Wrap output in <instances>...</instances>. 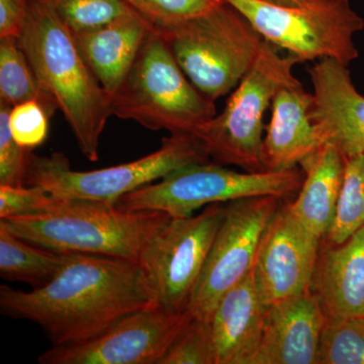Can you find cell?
Here are the masks:
<instances>
[{
	"label": "cell",
	"instance_id": "cell-1",
	"mask_svg": "<svg viewBox=\"0 0 364 364\" xmlns=\"http://www.w3.org/2000/svg\"><path fill=\"white\" fill-rule=\"evenodd\" d=\"M149 306L152 296L138 263L90 254H66L56 277L40 289L0 287L1 313L39 325L53 346L92 338Z\"/></svg>",
	"mask_w": 364,
	"mask_h": 364
},
{
	"label": "cell",
	"instance_id": "cell-2",
	"mask_svg": "<svg viewBox=\"0 0 364 364\" xmlns=\"http://www.w3.org/2000/svg\"><path fill=\"white\" fill-rule=\"evenodd\" d=\"M18 44L46 95L54 100L91 162L100 158V143L109 117L112 95L102 87L69 28L43 0H30L28 20Z\"/></svg>",
	"mask_w": 364,
	"mask_h": 364
},
{
	"label": "cell",
	"instance_id": "cell-3",
	"mask_svg": "<svg viewBox=\"0 0 364 364\" xmlns=\"http://www.w3.org/2000/svg\"><path fill=\"white\" fill-rule=\"evenodd\" d=\"M170 219L157 210H123L107 203L64 198L53 212L0 223L23 240L55 252L138 263L144 246Z\"/></svg>",
	"mask_w": 364,
	"mask_h": 364
},
{
	"label": "cell",
	"instance_id": "cell-4",
	"mask_svg": "<svg viewBox=\"0 0 364 364\" xmlns=\"http://www.w3.org/2000/svg\"><path fill=\"white\" fill-rule=\"evenodd\" d=\"M112 112L149 130L189 135L217 114L215 102L191 82L164 37L154 30L112 95Z\"/></svg>",
	"mask_w": 364,
	"mask_h": 364
},
{
	"label": "cell",
	"instance_id": "cell-5",
	"mask_svg": "<svg viewBox=\"0 0 364 364\" xmlns=\"http://www.w3.org/2000/svg\"><path fill=\"white\" fill-rule=\"evenodd\" d=\"M296 57L282 56L279 48L263 40L253 65L215 114L193 134L196 142L215 163L244 171H265L262 164L265 112L282 86L294 82Z\"/></svg>",
	"mask_w": 364,
	"mask_h": 364
},
{
	"label": "cell",
	"instance_id": "cell-6",
	"mask_svg": "<svg viewBox=\"0 0 364 364\" xmlns=\"http://www.w3.org/2000/svg\"><path fill=\"white\" fill-rule=\"evenodd\" d=\"M159 33L191 82L213 102L236 88L263 42L252 23L225 0Z\"/></svg>",
	"mask_w": 364,
	"mask_h": 364
},
{
	"label": "cell",
	"instance_id": "cell-7",
	"mask_svg": "<svg viewBox=\"0 0 364 364\" xmlns=\"http://www.w3.org/2000/svg\"><path fill=\"white\" fill-rule=\"evenodd\" d=\"M210 158L189 134H170L155 152L107 168L76 171L62 153L41 156L30 152L26 186H39L60 198L91 200L116 205L123 196L152 183L169 172Z\"/></svg>",
	"mask_w": 364,
	"mask_h": 364
},
{
	"label": "cell",
	"instance_id": "cell-8",
	"mask_svg": "<svg viewBox=\"0 0 364 364\" xmlns=\"http://www.w3.org/2000/svg\"><path fill=\"white\" fill-rule=\"evenodd\" d=\"M303 181V170L298 167L284 171L238 172L219 163L198 162L132 191L116 207L123 210H157L171 218H183L213 203L244 198L273 196L286 200L298 193Z\"/></svg>",
	"mask_w": 364,
	"mask_h": 364
},
{
	"label": "cell",
	"instance_id": "cell-9",
	"mask_svg": "<svg viewBox=\"0 0 364 364\" xmlns=\"http://www.w3.org/2000/svg\"><path fill=\"white\" fill-rule=\"evenodd\" d=\"M236 7L263 40L299 62L332 59L349 65L358 58L354 36L364 21L349 0H309L282 6L259 0H225Z\"/></svg>",
	"mask_w": 364,
	"mask_h": 364
},
{
	"label": "cell",
	"instance_id": "cell-10",
	"mask_svg": "<svg viewBox=\"0 0 364 364\" xmlns=\"http://www.w3.org/2000/svg\"><path fill=\"white\" fill-rule=\"evenodd\" d=\"M224 210L223 203H213L200 214L171 218L144 246L138 264L153 305L171 312L188 311Z\"/></svg>",
	"mask_w": 364,
	"mask_h": 364
},
{
	"label": "cell",
	"instance_id": "cell-11",
	"mask_svg": "<svg viewBox=\"0 0 364 364\" xmlns=\"http://www.w3.org/2000/svg\"><path fill=\"white\" fill-rule=\"evenodd\" d=\"M282 200L262 196L225 203L224 217L189 303L193 317L210 322L225 293L253 269L261 239Z\"/></svg>",
	"mask_w": 364,
	"mask_h": 364
},
{
	"label": "cell",
	"instance_id": "cell-12",
	"mask_svg": "<svg viewBox=\"0 0 364 364\" xmlns=\"http://www.w3.org/2000/svg\"><path fill=\"white\" fill-rule=\"evenodd\" d=\"M193 315L146 306L124 316L97 336L52 346L41 364H159Z\"/></svg>",
	"mask_w": 364,
	"mask_h": 364
},
{
	"label": "cell",
	"instance_id": "cell-13",
	"mask_svg": "<svg viewBox=\"0 0 364 364\" xmlns=\"http://www.w3.org/2000/svg\"><path fill=\"white\" fill-rule=\"evenodd\" d=\"M322 240L291 212L277 208L261 239L254 279L268 306L310 291Z\"/></svg>",
	"mask_w": 364,
	"mask_h": 364
},
{
	"label": "cell",
	"instance_id": "cell-14",
	"mask_svg": "<svg viewBox=\"0 0 364 364\" xmlns=\"http://www.w3.org/2000/svg\"><path fill=\"white\" fill-rule=\"evenodd\" d=\"M308 72L311 117L322 143L336 148L345 159L364 154V97L352 82L348 65L323 59Z\"/></svg>",
	"mask_w": 364,
	"mask_h": 364
},
{
	"label": "cell",
	"instance_id": "cell-15",
	"mask_svg": "<svg viewBox=\"0 0 364 364\" xmlns=\"http://www.w3.org/2000/svg\"><path fill=\"white\" fill-rule=\"evenodd\" d=\"M326 316L312 291L268 306L252 364H317Z\"/></svg>",
	"mask_w": 364,
	"mask_h": 364
},
{
	"label": "cell",
	"instance_id": "cell-16",
	"mask_svg": "<svg viewBox=\"0 0 364 364\" xmlns=\"http://www.w3.org/2000/svg\"><path fill=\"white\" fill-rule=\"evenodd\" d=\"M267 309L252 269L225 293L210 318L215 364H252L262 341Z\"/></svg>",
	"mask_w": 364,
	"mask_h": 364
},
{
	"label": "cell",
	"instance_id": "cell-17",
	"mask_svg": "<svg viewBox=\"0 0 364 364\" xmlns=\"http://www.w3.org/2000/svg\"><path fill=\"white\" fill-rule=\"evenodd\" d=\"M312 105V93L304 90L299 79L277 91L270 105L272 117L263 139L265 171L296 168L324 145L311 117Z\"/></svg>",
	"mask_w": 364,
	"mask_h": 364
},
{
	"label": "cell",
	"instance_id": "cell-18",
	"mask_svg": "<svg viewBox=\"0 0 364 364\" xmlns=\"http://www.w3.org/2000/svg\"><path fill=\"white\" fill-rule=\"evenodd\" d=\"M310 291L326 318L364 317V227L339 245L322 240Z\"/></svg>",
	"mask_w": 364,
	"mask_h": 364
},
{
	"label": "cell",
	"instance_id": "cell-19",
	"mask_svg": "<svg viewBox=\"0 0 364 364\" xmlns=\"http://www.w3.org/2000/svg\"><path fill=\"white\" fill-rule=\"evenodd\" d=\"M151 30L147 21L131 11L73 37L86 64L112 95L130 72Z\"/></svg>",
	"mask_w": 364,
	"mask_h": 364
},
{
	"label": "cell",
	"instance_id": "cell-20",
	"mask_svg": "<svg viewBox=\"0 0 364 364\" xmlns=\"http://www.w3.org/2000/svg\"><path fill=\"white\" fill-rule=\"evenodd\" d=\"M304 181L298 198L289 203L291 212L316 237L324 239L331 227L343 182L345 158L324 144L299 164Z\"/></svg>",
	"mask_w": 364,
	"mask_h": 364
},
{
	"label": "cell",
	"instance_id": "cell-21",
	"mask_svg": "<svg viewBox=\"0 0 364 364\" xmlns=\"http://www.w3.org/2000/svg\"><path fill=\"white\" fill-rule=\"evenodd\" d=\"M66 254L23 240L0 223V277L33 289L49 284L60 272Z\"/></svg>",
	"mask_w": 364,
	"mask_h": 364
},
{
	"label": "cell",
	"instance_id": "cell-22",
	"mask_svg": "<svg viewBox=\"0 0 364 364\" xmlns=\"http://www.w3.org/2000/svg\"><path fill=\"white\" fill-rule=\"evenodd\" d=\"M37 100L50 116L57 107L39 85L35 72L16 38H0V102L11 105Z\"/></svg>",
	"mask_w": 364,
	"mask_h": 364
},
{
	"label": "cell",
	"instance_id": "cell-23",
	"mask_svg": "<svg viewBox=\"0 0 364 364\" xmlns=\"http://www.w3.org/2000/svg\"><path fill=\"white\" fill-rule=\"evenodd\" d=\"M364 227V154L345 159L343 182L334 219L323 239L339 245Z\"/></svg>",
	"mask_w": 364,
	"mask_h": 364
},
{
	"label": "cell",
	"instance_id": "cell-24",
	"mask_svg": "<svg viewBox=\"0 0 364 364\" xmlns=\"http://www.w3.org/2000/svg\"><path fill=\"white\" fill-rule=\"evenodd\" d=\"M317 364H364V317L326 318Z\"/></svg>",
	"mask_w": 364,
	"mask_h": 364
},
{
	"label": "cell",
	"instance_id": "cell-25",
	"mask_svg": "<svg viewBox=\"0 0 364 364\" xmlns=\"http://www.w3.org/2000/svg\"><path fill=\"white\" fill-rule=\"evenodd\" d=\"M56 11L72 35L105 25L132 9L123 0H43Z\"/></svg>",
	"mask_w": 364,
	"mask_h": 364
},
{
	"label": "cell",
	"instance_id": "cell-26",
	"mask_svg": "<svg viewBox=\"0 0 364 364\" xmlns=\"http://www.w3.org/2000/svg\"><path fill=\"white\" fill-rule=\"evenodd\" d=\"M132 11L149 23L152 30L164 32L182 21L210 11L222 0H123Z\"/></svg>",
	"mask_w": 364,
	"mask_h": 364
},
{
	"label": "cell",
	"instance_id": "cell-27",
	"mask_svg": "<svg viewBox=\"0 0 364 364\" xmlns=\"http://www.w3.org/2000/svg\"><path fill=\"white\" fill-rule=\"evenodd\" d=\"M159 364H215L210 323L191 318Z\"/></svg>",
	"mask_w": 364,
	"mask_h": 364
},
{
	"label": "cell",
	"instance_id": "cell-28",
	"mask_svg": "<svg viewBox=\"0 0 364 364\" xmlns=\"http://www.w3.org/2000/svg\"><path fill=\"white\" fill-rule=\"evenodd\" d=\"M63 202L39 186H0V219L47 214Z\"/></svg>",
	"mask_w": 364,
	"mask_h": 364
},
{
	"label": "cell",
	"instance_id": "cell-29",
	"mask_svg": "<svg viewBox=\"0 0 364 364\" xmlns=\"http://www.w3.org/2000/svg\"><path fill=\"white\" fill-rule=\"evenodd\" d=\"M47 109L37 100H28L11 107L9 128L16 142L28 151L47 140L49 119Z\"/></svg>",
	"mask_w": 364,
	"mask_h": 364
},
{
	"label": "cell",
	"instance_id": "cell-30",
	"mask_svg": "<svg viewBox=\"0 0 364 364\" xmlns=\"http://www.w3.org/2000/svg\"><path fill=\"white\" fill-rule=\"evenodd\" d=\"M11 105L0 102V186H23L30 152L14 140L9 128Z\"/></svg>",
	"mask_w": 364,
	"mask_h": 364
},
{
	"label": "cell",
	"instance_id": "cell-31",
	"mask_svg": "<svg viewBox=\"0 0 364 364\" xmlns=\"http://www.w3.org/2000/svg\"><path fill=\"white\" fill-rule=\"evenodd\" d=\"M30 0H0V38L18 39L28 20Z\"/></svg>",
	"mask_w": 364,
	"mask_h": 364
},
{
	"label": "cell",
	"instance_id": "cell-32",
	"mask_svg": "<svg viewBox=\"0 0 364 364\" xmlns=\"http://www.w3.org/2000/svg\"><path fill=\"white\" fill-rule=\"evenodd\" d=\"M267 4H275L282 6H299L306 4L309 0H259Z\"/></svg>",
	"mask_w": 364,
	"mask_h": 364
}]
</instances>
